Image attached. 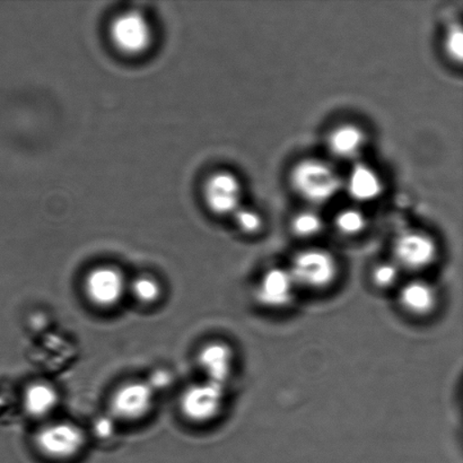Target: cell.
<instances>
[{
    "mask_svg": "<svg viewBox=\"0 0 463 463\" xmlns=\"http://www.w3.org/2000/svg\"><path fill=\"white\" fill-rule=\"evenodd\" d=\"M112 432L113 425L110 420L99 419L97 423H95V433H97L99 438H109Z\"/></svg>",
    "mask_w": 463,
    "mask_h": 463,
    "instance_id": "22",
    "label": "cell"
},
{
    "mask_svg": "<svg viewBox=\"0 0 463 463\" xmlns=\"http://www.w3.org/2000/svg\"><path fill=\"white\" fill-rule=\"evenodd\" d=\"M154 390L144 383H130L122 385L113 394L111 411L122 420H138L152 410Z\"/></svg>",
    "mask_w": 463,
    "mask_h": 463,
    "instance_id": "10",
    "label": "cell"
},
{
    "mask_svg": "<svg viewBox=\"0 0 463 463\" xmlns=\"http://www.w3.org/2000/svg\"><path fill=\"white\" fill-rule=\"evenodd\" d=\"M233 215L236 226L244 234H257L262 229V217L252 208L241 206Z\"/></svg>",
    "mask_w": 463,
    "mask_h": 463,
    "instance_id": "20",
    "label": "cell"
},
{
    "mask_svg": "<svg viewBox=\"0 0 463 463\" xmlns=\"http://www.w3.org/2000/svg\"><path fill=\"white\" fill-rule=\"evenodd\" d=\"M86 437L79 426L72 423L49 424L36 434L35 446L50 459L68 460L83 450Z\"/></svg>",
    "mask_w": 463,
    "mask_h": 463,
    "instance_id": "3",
    "label": "cell"
},
{
    "mask_svg": "<svg viewBox=\"0 0 463 463\" xmlns=\"http://www.w3.org/2000/svg\"><path fill=\"white\" fill-rule=\"evenodd\" d=\"M324 228V220L315 211L298 213L292 221L293 233L302 239L315 238L321 233Z\"/></svg>",
    "mask_w": 463,
    "mask_h": 463,
    "instance_id": "16",
    "label": "cell"
},
{
    "mask_svg": "<svg viewBox=\"0 0 463 463\" xmlns=\"http://www.w3.org/2000/svg\"><path fill=\"white\" fill-rule=\"evenodd\" d=\"M234 361L233 349L225 343L207 344L198 354L199 366L206 375V380L223 387L233 373Z\"/></svg>",
    "mask_w": 463,
    "mask_h": 463,
    "instance_id": "11",
    "label": "cell"
},
{
    "mask_svg": "<svg viewBox=\"0 0 463 463\" xmlns=\"http://www.w3.org/2000/svg\"><path fill=\"white\" fill-rule=\"evenodd\" d=\"M112 43L127 56H139L153 43V30L142 14L128 12L117 16L110 29Z\"/></svg>",
    "mask_w": 463,
    "mask_h": 463,
    "instance_id": "4",
    "label": "cell"
},
{
    "mask_svg": "<svg viewBox=\"0 0 463 463\" xmlns=\"http://www.w3.org/2000/svg\"><path fill=\"white\" fill-rule=\"evenodd\" d=\"M446 48L453 61L460 62L463 53V35L460 27H452L447 35Z\"/></svg>",
    "mask_w": 463,
    "mask_h": 463,
    "instance_id": "21",
    "label": "cell"
},
{
    "mask_svg": "<svg viewBox=\"0 0 463 463\" xmlns=\"http://www.w3.org/2000/svg\"><path fill=\"white\" fill-rule=\"evenodd\" d=\"M289 271L298 288L320 290L335 283L338 263L326 250L307 249L294 258Z\"/></svg>",
    "mask_w": 463,
    "mask_h": 463,
    "instance_id": "2",
    "label": "cell"
},
{
    "mask_svg": "<svg viewBox=\"0 0 463 463\" xmlns=\"http://www.w3.org/2000/svg\"><path fill=\"white\" fill-rule=\"evenodd\" d=\"M328 146L342 160H355L364 148L365 135L355 125H343L329 136Z\"/></svg>",
    "mask_w": 463,
    "mask_h": 463,
    "instance_id": "14",
    "label": "cell"
},
{
    "mask_svg": "<svg viewBox=\"0 0 463 463\" xmlns=\"http://www.w3.org/2000/svg\"><path fill=\"white\" fill-rule=\"evenodd\" d=\"M335 229L346 236L361 234L366 229L367 219L364 213L356 208H347L335 216Z\"/></svg>",
    "mask_w": 463,
    "mask_h": 463,
    "instance_id": "17",
    "label": "cell"
},
{
    "mask_svg": "<svg viewBox=\"0 0 463 463\" xmlns=\"http://www.w3.org/2000/svg\"><path fill=\"white\" fill-rule=\"evenodd\" d=\"M203 198L207 207L214 214H234L242 202V184L231 172H216L203 185Z\"/></svg>",
    "mask_w": 463,
    "mask_h": 463,
    "instance_id": "8",
    "label": "cell"
},
{
    "mask_svg": "<svg viewBox=\"0 0 463 463\" xmlns=\"http://www.w3.org/2000/svg\"><path fill=\"white\" fill-rule=\"evenodd\" d=\"M58 401L56 389L43 383L30 385L23 399L27 414L33 417L49 415L57 407Z\"/></svg>",
    "mask_w": 463,
    "mask_h": 463,
    "instance_id": "15",
    "label": "cell"
},
{
    "mask_svg": "<svg viewBox=\"0 0 463 463\" xmlns=\"http://www.w3.org/2000/svg\"><path fill=\"white\" fill-rule=\"evenodd\" d=\"M130 290L138 302L146 304V306L157 302L162 295L160 283L149 276H142L136 279L131 283Z\"/></svg>",
    "mask_w": 463,
    "mask_h": 463,
    "instance_id": "18",
    "label": "cell"
},
{
    "mask_svg": "<svg viewBox=\"0 0 463 463\" xmlns=\"http://www.w3.org/2000/svg\"><path fill=\"white\" fill-rule=\"evenodd\" d=\"M297 288L298 285L289 269L275 267L267 270L259 280L256 298L262 307L281 310L293 303Z\"/></svg>",
    "mask_w": 463,
    "mask_h": 463,
    "instance_id": "9",
    "label": "cell"
},
{
    "mask_svg": "<svg viewBox=\"0 0 463 463\" xmlns=\"http://www.w3.org/2000/svg\"><path fill=\"white\" fill-rule=\"evenodd\" d=\"M393 252L394 262L401 269L419 271L433 265L438 256V245L432 236L411 230L399 234Z\"/></svg>",
    "mask_w": 463,
    "mask_h": 463,
    "instance_id": "6",
    "label": "cell"
},
{
    "mask_svg": "<svg viewBox=\"0 0 463 463\" xmlns=\"http://www.w3.org/2000/svg\"><path fill=\"white\" fill-rule=\"evenodd\" d=\"M346 188L354 201L371 203L383 194V183L373 167L365 163H357L348 175Z\"/></svg>",
    "mask_w": 463,
    "mask_h": 463,
    "instance_id": "12",
    "label": "cell"
},
{
    "mask_svg": "<svg viewBox=\"0 0 463 463\" xmlns=\"http://www.w3.org/2000/svg\"><path fill=\"white\" fill-rule=\"evenodd\" d=\"M399 301L411 315L425 317L437 307L438 292L430 281L415 279L403 286L399 295Z\"/></svg>",
    "mask_w": 463,
    "mask_h": 463,
    "instance_id": "13",
    "label": "cell"
},
{
    "mask_svg": "<svg viewBox=\"0 0 463 463\" xmlns=\"http://www.w3.org/2000/svg\"><path fill=\"white\" fill-rule=\"evenodd\" d=\"M171 378L169 373L165 371H157L156 373H154L152 376V389L154 388H165L167 384L170 383Z\"/></svg>",
    "mask_w": 463,
    "mask_h": 463,
    "instance_id": "23",
    "label": "cell"
},
{
    "mask_svg": "<svg viewBox=\"0 0 463 463\" xmlns=\"http://www.w3.org/2000/svg\"><path fill=\"white\" fill-rule=\"evenodd\" d=\"M225 387L210 383L194 384L181 396V411L185 419L203 424L215 420L224 405Z\"/></svg>",
    "mask_w": 463,
    "mask_h": 463,
    "instance_id": "5",
    "label": "cell"
},
{
    "mask_svg": "<svg viewBox=\"0 0 463 463\" xmlns=\"http://www.w3.org/2000/svg\"><path fill=\"white\" fill-rule=\"evenodd\" d=\"M295 192L311 203L320 205L337 196L342 189V178L328 163L308 158L294 166L290 175Z\"/></svg>",
    "mask_w": 463,
    "mask_h": 463,
    "instance_id": "1",
    "label": "cell"
},
{
    "mask_svg": "<svg viewBox=\"0 0 463 463\" xmlns=\"http://www.w3.org/2000/svg\"><path fill=\"white\" fill-rule=\"evenodd\" d=\"M401 267L394 261L378 263L372 271V280L379 288L387 289L398 283L401 279Z\"/></svg>",
    "mask_w": 463,
    "mask_h": 463,
    "instance_id": "19",
    "label": "cell"
},
{
    "mask_svg": "<svg viewBox=\"0 0 463 463\" xmlns=\"http://www.w3.org/2000/svg\"><path fill=\"white\" fill-rule=\"evenodd\" d=\"M124 274L116 267L94 268L86 276L84 292L95 307L109 308L117 306L126 292Z\"/></svg>",
    "mask_w": 463,
    "mask_h": 463,
    "instance_id": "7",
    "label": "cell"
}]
</instances>
